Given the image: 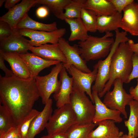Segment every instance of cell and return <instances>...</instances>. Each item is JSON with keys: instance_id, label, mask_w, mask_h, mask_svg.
<instances>
[{"instance_id": "38", "label": "cell", "mask_w": 138, "mask_h": 138, "mask_svg": "<svg viewBox=\"0 0 138 138\" xmlns=\"http://www.w3.org/2000/svg\"><path fill=\"white\" fill-rule=\"evenodd\" d=\"M49 10L44 6L38 7L36 11V14L39 18H41L46 17L49 14Z\"/></svg>"}, {"instance_id": "10", "label": "cell", "mask_w": 138, "mask_h": 138, "mask_svg": "<svg viewBox=\"0 0 138 138\" xmlns=\"http://www.w3.org/2000/svg\"><path fill=\"white\" fill-rule=\"evenodd\" d=\"M58 44L66 60L63 66L67 70L69 67L73 65L78 69L86 73L92 72L88 67L86 62L83 59L80 55V52L78 44L71 45L66 39L62 37L59 40Z\"/></svg>"}, {"instance_id": "45", "label": "cell", "mask_w": 138, "mask_h": 138, "mask_svg": "<svg viewBox=\"0 0 138 138\" xmlns=\"http://www.w3.org/2000/svg\"><path fill=\"white\" fill-rule=\"evenodd\" d=\"M5 0H0V7H1L3 5V3L5 2Z\"/></svg>"}, {"instance_id": "47", "label": "cell", "mask_w": 138, "mask_h": 138, "mask_svg": "<svg viewBox=\"0 0 138 138\" xmlns=\"http://www.w3.org/2000/svg\"><path fill=\"white\" fill-rule=\"evenodd\" d=\"M137 4H138V0H137Z\"/></svg>"}, {"instance_id": "7", "label": "cell", "mask_w": 138, "mask_h": 138, "mask_svg": "<svg viewBox=\"0 0 138 138\" xmlns=\"http://www.w3.org/2000/svg\"><path fill=\"white\" fill-rule=\"evenodd\" d=\"M63 67V63L60 62L55 65L48 75L42 76L38 75L35 78L43 104L48 102L52 94H56L59 91L61 83L60 80H58V76Z\"/></svg>"}, {"instance_id": "18", "label": "cell", "mask_w": 138, "mask_h": 138, "mask_svg": "<svg viewBox=\"0 0 138 138\" xmlns=\"http://www.w3.org/2000/svg\"><path fill=\"white\" fill-rule=\"evenodd\" d=\"M19 54L25 63L31 77L34 78L38 76L39 72L43 69L61 62L45 59L32 53L28 52Z\"/></svg>"}, {"instance_id": "16", "label": "cell", "mask_w": 138, "mask_h": 138, "mask_svg": "<svg viewBox=\"0 0 138 138\" xmlns=\"http://www.w3.org/2000/svg\"><path fill=\"white\" fill-rule=\"evenodd\" d=\"M61 85L59 91L54 94L53 97L56 101L57 108L67 104H70V97L72 92L73 80L68 75L66 68L63 67L59 73Z\"/></svg>"}, {"instance_id": "3", "label": "cell", "mask_w": 138, "mask_h": 138, "mask_svg": "<svg viewBox=\"0 0 138 138\" xmlns=\"http://www.w3.org/2000/svg\"><path fill=\"white\" fill-rule=\"evenodd\" d=\"M110 32L101 37L89 35L85 41H79L78 45L82 58L86 61L94 60L107 56L111 49L114 40Z\"/></svg>"}, {"instance_id": "26", "label": "cell", "mask_w": 138, "mask_h": 138, "mask_svg": "<svg viewBox=\"0 0 138 138\" xmlns=\"http://www.w3.org/2000/svg\"><path fill=\"white\" fill-rule=\"evenodd\" d=\"M130 114L127 120L124 121L128 130V135L133 138L138 137V101L133 100L130 102Z\"/></svg>"}, {"instance_id": "5", "label": "cell", "mask_w": 138, "mask_h": 138, "mask_svg": "<svg viewBox=\"0 0 138 138\" xmlns=\"http://www.w3.org/2000/svg\"><path fill=\"white\" fill-rule=\"evenodd\" d=\"M77 123V116L70 104L55 109L49 120L46 128L51 136L66 133L73 125Z\"/></svg>"}, {"instance_id": "13", "label": "cell", "mask_w": 138, "mask_h": 138, "mask_svg": "<svg viewBox=\"0 0 138 138\" xmlns=\"http://www.w3.org/2000/svg\"><path fill=\"white\" fill-rule=\"evenodd\" d=\"M92 93L95 109L93 123L97 125L99 122L106 120H112L119 123L122 122L123 119L120 111L107 107L101 101L96 91L92 90Z\"/></svg>"}, {"instance_id": "24", "label": "cell", "mask_w": 138, "mask_h": 138, "mask_svg": "<svg viewBox=\"0 0 138 138\" xmlns=\"http://www.w3.org/2000/svg\"><path fill=\"white\" fill-rule=\"evenodd\" d=\"M64 20L70 27L71 34L68 39L69 41L79 40L84 41L87 39L89 36L88 31L81 18H65Z\"/></svg>"}, {"instance_id": "12", "label": "cell", "mask_w": 138, "mask_h": 138, "mask_svg": "<svg viewBox=\"0 0 138 138\" xmlns=\"http://www.w3.org/2000/svg\"><path fill=\"white\" fill-rule=\"evenodd\" d=\"M31 46L29 40L21 35L17 28L12 29L9 36L0 41V50L4 52L24 54L28 52Z\"/></svg>"}, {"instance_id": "46", "label": "cell", "mask_w": 138, "mask_h": 138, "mask_svg": "<svg viewBox=\"0 0 138 138\" xmlns=\"http://www.w3.org/2000/svg\"><path fill=\"white\" fill-rule=\"evenodd\" d=\"M14 138H22L18 134Z\"/></svg>"}, {"instance_id": "6", "label": "cell", "mask_w": 138, "mask_h": 138, "mask_svg": "<svg viewBox=\"0 0 138 138\" xmlns=\"http://www.w3.org/2000/svg\"><path fill=\"white\" fill-rule=\"evenodd\" d=\"M115 39L110 52L103 60H99L95 65L98 69L96 79L92 86V90L96 91L98 94L103 89L109 78L110 71L112 56L119 44L122 42H127L130 39L127 37V32H120L118 29L115 31Z\"/></svg>"}, {"instance_id": "30", "label": "cell", "mask_w": 138, "mask_h": 138, "mask_svg": "<svg viewBox=\"0 0 138 138\" xmlns=\"http://www.w3.org/2000/svg\"><path fill=\"white\" fill-rule=\"evenodd\" d=\"M86 0H71L65 8L63 15L65 18H80L81 12Z\"/></svg>"}, {"instance_id": "15", "label": "cell", "mask_w": 138, "mask_h": 138, "mask_svg": "<svg viewBox=\"0 0 138 138\" xmlns=\"http://www.w3.org/2000/svg\"><path fill=\"white\" fill-rule=\"evenodd\" d=\"M119 28L133 36H138V4L134 1L123 9Z\"/></svg>"}, {"instance_id": "1", "label": "cell", "mask_w": 138, "mask_h": 138, "mask_svg": "<svg viewBox=\"0 0 138 138\" xmlns=\"http://www.w3.org/2000/svg\"><path fill=\"white\" fill-rule=\"evenodd\" d=\"M40 97L35 78L0 75V101L18 125L32 110Z\"/></svg>"}, {"instance_id": "44", "label": "cell", "mask_w": 138, "mask_h": 138, "mask_svg": "<svg viewBox=\"0 0 138 138\" xmlns=\"http://www.w3.org/2000/svg\"><path fill=\"white\" fill-rule=\"evenodd\" d=\"M40 138H53L50 135H44L41 136Z\"/></svg>"}, {"instance_id": "2", "label": "cell", "mask_w": 138, "mask_h": 138, "mask_svg": "<svg viewBox=\"0 0 138 138\" xmlns=\"http://www.w3.org/2000/svg\"><path fill=\"white\" fill-rule=\"evenodd\" d=\"M133 53L128 42H122L119 44L111 59L109 79L103 90L98 94L100 98L103 97L110 90L116 79H119L123 83H127L132 70Z\"/></svg>"}, {"instance_id": "32", "label": "cell", "mask_w": 138, "mask_h": 138, "mask_svg": "<svg viewBox=\"0 0 138 138\" xmlns=\"http://www.w3.org/2000/svg\"><path fill=\"white\" fill-rule=\"evenodd\" d=\"M40 112L33 109L17 126L18 135L22 138H26L31 122Z\"/></svg>"}, {"instance_id": "28", "label": "cell", "mask_w": 138, "mask_h": 138, "mask_svg": "<svg viewBox=\"0 0 138 138\" xmlns=\"http://www.w3.org/2000/svg\"><path fill=\"white\" fill-rule=\"evenodd\" d=\"M93 122L89 124H76L66 133L67 138H88L90 132L96 126Z\"/></svg>"}, {"instance_id": "41", "label": "cell", "mask_w": 138, "mask_h": 138, "mask_svg": "<svg viewBox=\"0 0 138 138\" xmlns=\"http://www.w3.org/2000/svg\"><path fill=\"white\" fill-rule=\"evenodd\" d=\"M130 48L134 53L138 54V42L134 43L132 40L130 39L128 41Z\"/></svg>"}, {"instance_id": "42", "label": "cell", "mask_w": 138, "mask_h": 138, "mask_svg": "<svg viewBox=\"0 0 138 138\" xmlns=\"http://www.w3.org/2000/svg\"><path fill=\"white\" fill-rule=\"evenodd\" d=\"M52 137L53 138H67L66 133L57 134Z\"/></svg>"}, {"instance_id": "8", "label": "cell", "mask_w": 138, "mask_h": 138, "mask_svg": "<svg viewBox=\"0 0 138 138\" xmlns=\"http://www.w3.org/2000/svg\"><path fill=\"white\" fill-rule=\"evenodd\" d=\"M123 82L120 79L114 81L113 90L107 91L104 96L103 102L108 108L120 111L125 119L128 118L125 107L133 99L130 94L127 93L123 87Z\"/></svg>"}, {"instance_id": "14", "label": "cell", "mask_w": 138, "mask_h": 138, "mask_svg": "<svg viewBox=\"0 0 138 138\" xmlns=\"http://www.w3.org/2000/svg\"><path fill=\"white\" fill-rule=\"evenodd\" d=\"M37 4L36 0H22L1 17L0 20L7 22L12 29L17 28L20 21Z\"/></svg>"}, {"instance_id": "40", "label": "cell", "mask_w": 138, "mask_h": 138, "mask_svg": "<svg viewBox=\"0 0 138 138\" xmlns=\"http://www.w3.org/2000/svg\"><path fill=\"white\" fill-rule=\"evenodd\" d=\"M20 1V0H6L4 3V7L7 9L9 10Z\"/></svg>"}, {"instance_id": "36", "label": "cell", "mask_w": 138, "mask_h": 138, "mask_svg": "<svg viewBox=\"0 0 138 138\" xmlns=\"http://www.w3.org/2000/svg\"><path fill=\"white\" fill-rule=\"evenodd\" d=\"M4 59L2 53L0 52V68L5 74L6 77H11L14 75L11 70L8 69L6 66L4 62Z\"/></svg>"}, {"instance_id": "9", "label": "cell", "mask_w": 138, "mask_h": 138, "mask_svg": "<svg viewBox=\"0 0 138 138\" xmlns=\"http://www.w3.org/2000/svg\"><path fill=\"white\" fill-rule=\"evenodd\" d=\"M17 30L21 35L30 39L29 42L31 46L36 47L48 43H58L60 39L63 37L66 32V29L64 28L58 29L52 32L24 29Z\"/></svg>"}, {"instance_id": "35", "label": "cell", "mask_w": 138, "mask_h": 138, "mask_svg": "<svg viewBox=\"0 0 138 138\" xmlns=\"http://www.w3.org/2000/svg\"><path fill=\"white\" fill-rule=\"evenodd\" d=\"M113 4L117 12L122 13L128 5L133 2V0H109Z\"/></svg>"}, {"instance_id": "34", "label": "cell", "mask_w": 138, "mask_h": 138, "mask_svg": "<svg viewBox=\"0 0 138 138\" xmlns=\"http://www.w3.org/2000/svg\"><path fill=\"white\" fill-rule=\"evenodd\" d=\"M132 68L126 83H129L132 80L138 78V54L134 53L132 58Z\"/></svg>"}, {"instance_id": "37", "label": "cell", "mask_w": 138, "mask_h": 138, "mask_svg": "<svg viewBox=\"0 0 138 138\" xmlns=\"http://www.w3.org/2000/svg\"><path fill=\"white\" fill-rule=\"evenodd\" d=\"M18 134L17 126L12 128L4 134L0 136V138H14Z\"/></svg>"}, {"instance_id": "21", "label": "cell", "mask_w": 138, "mask_h": 138, "mask_svg": "<svg viewBox=\"0 0 138 138\" xmlns=\"http://www.w3.org/2000/svg\"><path fill=\"white\" fill-rule=\"evenodd\" d=\"M115 123L111 120L99 122L97 124L98 127L90 133L88 138H118L124 133L119 131Z\"/></svg>"}, {"instance_id": "20", "label": "cell", "mask_w": 138, "mask_h": 138, "mask_svg": "<svg viewBox=\"0 0 138 138\" xmlns=\"http://www.w3.org/2000/svg\"><path fill=\"white\" fill-rule=\"evenodd\" d=\"M0 52L2 53L4 60L9 64L14 75L25 79L32 77L25 63L19 54L4 52L0 50Z\"/></svg>"}, {"instance_id": "4", "label": "cell", "mask_w": 138, "mask_h": 138, "mask_svg": "<svg viewBox=\"0 0 138 138\" xmlns=\"http://www.w3.org/2000/svg\"><path fill=\"white\" fill-rule=\"evenodd\" d=\"M93 103L86 93L73 82L70 104L77 116V123H92L95 112Z\"/></svg>"}, {"instance_id": "31", "label": "cell", "mask_w": 138, "mask_h": 138, "mask_svg": "<svg viewBox=\"0 0 138 138\" xmlns=\"http://www.w3.org/2000/svg\"><path fill=\"white\" fill-rule=\"evenodd\" d=\"M97 16L93 11L83 8L82 9L80 18L88 31L95 32L97 31Z\"/></svg>"}, {"instance_id": "19", "label": "cell", "mask_w": 138, "mask_h": 138, "mask_svg": "<svg viewBox=\"0 0 138 138\" xmlns=\"http://www.w3.org/2000/svg\"><path fill=\"white\" fill-rule=\"evenodd\" d=\"M29 50L35 55L44 59L66 63V57L58 43L46 44L37 47L31 46Z\"/></svg>"}, {"instance_id": "23", "label": "cell", "mask_w": 138, "mask_h": 138, "mask_svg": "<svg viewBox=\"0 0 138 138\" xmlns=\"http://www.w3.org/2000/svg\"><path fill=\"white\" fill-rule=\"evenodd\" d=\"M83 8L93 11L97 16L111 15L117 12L109 0H86Z\"/></svg>"}, {"instance_id": "29", "label": "cell", "mask_w": 138, "mask_h": 138, "mask_svg": "<svg viewBox=\"0 0 138 138\" xmlns=\"http://www.w3.org/2000/svg\"><path fill=\"white\" fill-rule=\"evenodd\" d=\"M17 125L12 116L4 107L0 104V136L10 128Z\"/></svg>"}, {"instance_id": "39", "label": "cell", "mask_w": 138, "mask_h": 138, "mask_svg": "<svg viewBox=\"0 0 138 138\" xmlns=\"http://www.w3.org/2000/svg\"><path fill=\"white\" fill-rule=\"evenodd\" d=\"M137 84L135 87L132 86L130 87L129 91L130 94L134 100L138 101V78L137 79Z\"/></svg>"}, {"instance_id": "22", "label": "cell", "mask_w": 138, "mask_h": 138, "mask_svg": "<svg viewBox=\"0 0 138 138\" xmlns=\"http://www.w3.org/2000/svg\"><path fill=\"white\" fill-rule=\"evenodd\" d=\"M122 15V13L117 12L111 15L97 16V31L102 33L118 29Z\"/></svg>"}, {"instance_id": "17", "label": "cell", "mask_w": 138, "mask_h": 138, "mask_svg": "<svg viewBox=\"0 0 138 138\" xmlns=\"http://www.w3.org/2000/svg\"><path fill=\"white\" fill-rule=\"evenodd\" d=\"M53 100L50 98L39 113L33 120L30 126L26 138H34L46 128L53 112Z\"/></svg>"}, {"instance_id": "33", "label": "cell", "mask_w": 138, "mask_h": 138, "mask_svg": "<svg viewBox=\"0 0 138 138\" xmlns=\"http://www.w3.org/2000/svg\"><path fill=\"white\" fill-rule=\"evenodd\" d=\"M12 32V29L8 23L0 20V41L9 36Z\"/></svg>"}, {"instance_id": "25", "label": "cell", "mask_w": 138, "mask_h": 138, "mask_svg": "<svg viewBox=\"0 0 138 138\" xmlns=\"http://www.w3.org/2000/svg\"><path fill=\"white\" fill-rule=\"evenodd\" d=\"M17 29H28L47 32L53 31L58 29L56 22L50 24L40 22L31 19L28 14L19 22Z\"/></svg>"}, {"instance_id": "43", "label": "cell", "mask_w": 138, "mask_h": 138, "mask_svg": "<svg viewBox=\"0 0 138 138\" xmlns=\"http://www.w3.org/2000/svg\"><path fill=\"white\" fill-rule=\"evenodd\" d=\"M118 138H133L131 137L127 134H123L120 136Z\"/></svg>"}, {"instance_id": "11", "label": "cell", "mask_w": 138, "mask_h": 138, "mask_svg": "<svg viewBox=\"0 0 138 138\" xmlns=\"http://www.w3.org/2000/svg\"><path fill=\"white\" fill-rule=\"evenodd\" d=\"M93 71L89 73L83 72L73 65L70 66L67 70L72 76L73 83L88 95L94 103L91 86L92 83L96 79L98 69L95 65Z\"/></svg>"}, {"instance_id": "27", "label": "cell", "mask_w": 138, "mask_h": 138, "mask_svg": "<svg viewBox=\"0 0 138 138\" xmlns=\"http://www.w3.org/2000/svg\"><path fill=\"white\" fill-rule=\"evenodd\" d=\"M71 0H36L37 4L47 7L58 19L64 20V10Z\"/></svg>"}]
</instances>
